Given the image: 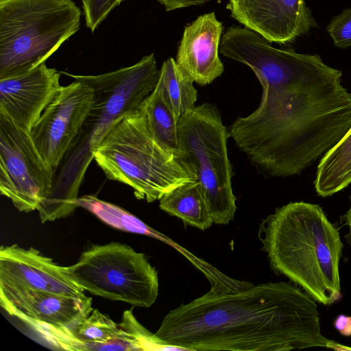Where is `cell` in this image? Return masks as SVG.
<instances>
[{
	"label": "cell",
	"instance_id": "9c48e42d",
	"mask_svg": "<svg viewBox=\"0 0 351 351\" xmlns=\"http://www.w3.org/2000/svg\"><path fill=\"white\" fill-rule=\"evenodd\" d=\"M53 172L29 131L0 114V191L22 212L38 210L49 195Z\"/></svg>",
	"mask_w": 351,
	"mask_h": 351
},
{
	"label": "cell",
	"instance_id": "3957f363",
	"mask_svg": "<svg viewBox=\"0 0 351 351\" xmlns=\"http://www.w3.org/2000/svg\"><path fill=\"white\" fill-rule=\"evenodd\" d=\"M258 236L276 274L320 304L330 305L341 298L343 244L319 205L301 201L276 208L262 220Z\"/></svg>",
	"mask_w": 351,
	"mask_h": 351
},
{
	"label": "cell",
	"instance_id": "4fadbf2b",
	"mask_svg": "<svg viewBox=\"0 0 351 351\" xmlns=\"http://www.w3.org/2000/svg\"><path fill=\"white\" fill-rule=\"evenodd\" d=\"M0 304L21 322L36 321L56 326L74 328L93 308L92 298L72 296L0 283Z\"/></svg>",
	"mask_w": 351,
	"mask_h": 351
},
{
	"label": "cell",
	"instance_id": "2e32d148",
	"mask_svg": "<svg viewBox=\"0 0 351 351\" xmlns=\"http://www.w3.org/2000/svg\"><path fill=\"white\" fill-rule=\"evenodd\" d=\"M222 31L215 12L198 16L184 28L176 61L198 84H210L224 71L219 57Z\"/></svg>",
	"mask_w": 351,
	"mask_h": 351
},
{
	"label": "cell",
	"instance_id": "7a4b0ae2",
	"mask_svg": "<svg viewBox=\"0 0 351 351\" xmlns=\"http://www.w3.org/2000/svg\"><path fill=\"white\" fill-rule=\"evenodd\" d=\"M155 336L182 350L288 351L322 347L317 301L292 282L211 288L170 311Z\"/></svg>",
	"mask_w": 351,
	"mask_h": 351
},
{
	"label": "cell",
	"instance_id": "6da1fadb",
	"mask_svg": "<svg viewBox=\"0 0 351 351\" xmlns=\"http://www.w3.org/2000/svg\"><path fill=\"white\" fill-rule=\"evenodd\" d=\"M220 53L249 66L262 88L258 107L238 117L229 138L262 174L301 173L351 128V93L341 71L317 54L279 49L245 27H229Z\"/></svg>",
	"mask_w": 351,
	"mask_h": 351
},
{
	"label": "cell",
	"instance_id": "5b68a950",
	"mask_svg": "<svg viewBox=\"0 0 351 351\" xmlns=\"http://www.w3.org/2000/svg\"><path fill=\"white\" fill-rule=\"evenodd\" d=\"M72 0H0V78L45 63L79 30Z\"/></svg>",
	"mask_w": 351,
	"mask_h": 351
},
{
	"label": "cell",
	"instance_id": "484cf974",
	"mask_svg": "<svg viewBox=\"0 0 351 351\" xmlns=\"http://www.w3.org/2000/svg\"><path fill=\"white\" fill-rule=\"evenodd\" d=\"M350 205L348 210L342 217V221L345 226L348 227V232L346 234V239L350 245H351V196L350 197Z\"/></svg>",
	"mask_w": 351,
	"mask_h": 351
},
{
	"label": "cell",
	"instance_id": "e0dca14e",
	"mask_svg": "<svg viewBox=\"0 0 351 351\" xmlns=\"http://www.w3.org/2000/svg\"><path fill=\"white\" fill-rule=\"evenodd\" d=\"M159 207L170 215L180 219L186 225L202 230L213 223L199 182L195 180L180 185L159 199Z\"/></svg>",
	"mask_w": 351,
	"mask_h": 351
},
{
	"label": "cell",
	"instance_id": "ba28073f",
	"mask_svg": "<svg viewBox=\"0 0 351 351\" xmlns=\"http://www.w3.org/2000/svg\"><path fill=\"white\" fill-rule=\"evenodd\" d=\"M66 268L71 277L94 295L149 308L158 295L156 268L143 253L126 244L93 245Z\"/></svg>",
	"mask_w": 351,
	"mask_h": 351
},
{
	"label": "cell",
	"instance_id": "d6986e66",
	"mask_svg": "<svg viewBox=\"0 0 351 351\" xmlns=\"http://www.w3.org/2000/svg\"><path fill=\"white\" fill-rule=\"evenodd\" d=\"M164 95L173 110L176 119L180 121L196 106L197 90L193 80L169 58L162 63L160 69Z\"/></svg>",
	"mask_w": 351,
	"mask_h": 351
},
{
	"label": "cell",
	"instance_id": "ffe728a7",
	"mask_svg": "<svg viewBox=\"0 0 351 351\" xmlns=\"http://www.w3.org/2000/svg\"><path fill=\"white\" fill-rule=\"evenodd\" d=\"M142 106L155 137L167 148L179 152V121L166 100L159 79L155 88L143 101Z\"/></svg>",
	"mask_w": 351,
	"mask_h": 351
},
{
	"label": "cell",
	"instance_id": "44dd1931",
	"mask_svg": "<svg viewBox=\"0 0 351 351\" xmlns=\"http://www.w3.org/2000/svg\"><path fill=\"white\" fill-rule=\"evenodd\" d=\"M79 207L88 210L108 225L117 229L145 234L158 239L162 235L123 208L96 196L86 195L78 198Z\"/></svg>",
	"mask_w": 351,
	"mask_h": 351
},
{
	"label": "cell",
	"instance_id": "7c38bea8",
	"mask_svg": "<svg viewBox=\"0 0 351 351\" xmlns=\"http://www.w3.org/2000/svg\"><path fill=\"white\" fill-rule=\"evenodd\" d=\"M231 16L268 41L285 44L317 23L304 0H230Z\"/></svg>",
	"mask_w": 351,
	"mask_h": 351
},
{
	"label": "cell",
	"instance_id": "603a6c76",
	"mask_svg": "<svg viewBox=\"0 0 351 351\" xmlns=\"http://www.w3.org/2000/svg\"><path fill=\"white\" fill-rule=\"evenodd\" d=\"M326 30L335 47L345 49L351 46V8L335 16Z\"/></svg>",
	"mask_w": 351,
	"mask_h": 351
},
{
	"label": "cell",
	"instance_id": "8fae6325",
	"mask_svg": "<svg viewBox=\"0 0 351 351\" xmlns=\"http://www.w3.org/2000/svg\"><path fill=\"white\" fill-rule=\"evenodd\" d=\"M93 102L92 88L74 80L62 86L29 131L39 153L53 173L81 132Z\"/></svg>",
	"mask_w": 351,
	"mask_h": 351
},
{
	"label": "cell",
	"instance_id": "9a60e30c",
	"mask_svg": "<svg viewBox=\"0 0 351 351\" xmlns=\"http://www.w3.org/2000/svg\"><path fill=\"white\" fill-rule=\"evenodd\" d=\"M60 75V71L43 63L0 78V114L30 131L62 88Z\"/></svg>",
	"mask_w": 351,
	"mask_h": 351
},
{
	"label": "cell",
	"instance_id": "52a82bcc",
	"mask_svg": "<svg viewBox=\"0 0 351 351\" xmlns=\"http://www.w3.org/2000/svg\"><path fill=\"white\" fill-rule=\"evenodd\" d=\"M61 73L88 84L93 102L81 132L71 144L82 155L94 152L107 134L125 116L138 109L155 88L160 70L153 53L133 65L99 75Z\"/></svg>",
	"mask_w": 351,
	"mask_h": 351
},
{
	"label": "cell",
	"instance_id": "ac0fdd59",
	"mask_svg": "<svg viewBox=\"0 0 351 351\" xmlns=\"http://www.w3.org/2000/svg\"><path fill=\"white\" fill-rule=\"evenodd\" d=\"M314 184L317 193L324 197L351 184V128L322 158Z\"/></svg>",
	"mask_w": 351,
	"mask_h": 351
},
{
	"label": "cell",
	"instance_id": "30bf717a",
	"mask_svg": "<svg viewBox=\"0 0 351 351\" xmlns=\"http://www.w3.org/2000/svg\"><path fill=\"white\" fill-rule=\"evenodd\" d=\"M23 323L55 350H158L160 346L155 335L138 322L132 310L123 312L119 324L97 308L73 328L36 321Z\"/></svg>",
	"mask_w": 351,
	"mask_h": 351
},
{
	"label": "cell",
	"instance_id": "8992f818",
	"mask_svg": "<svg viewBox=\"0 0 351 351\" xmlns=\"http://www.w3.org/2000/svg\"><path fill=\"white\" fill-rule=\"evenodd\" d=\"M228 138L218 109L210 103L195 106L179 122V152L202 186L213 223L219 225L232 221L237 210Z\"/></svg>",
	"mask_w": 351,
	"mask_h": 351
},
{
	"label": "cell",
	"instance_id": "277c9868",
	"mask_svg": "<svg viewBox=\"0 0 351 351\" xmlns=\"http://www.w3.org/2000/svg\"><path fill=\"white\" fill-rule=\"evenodd\" d=\"M94 160L109 180L130 186L137 199L147 202L197 180L180 152L155 137L142 104L107 134L95 150Z\"/></svg>",
	"mask_w": 351,
	"mask_h": 351
},
{
	"label": "cell",
	"instance_id": "d4e9b609",
	"mask_svg": "<svg viewBox=\"0 0 351 351\" xmlns=\"http://www.w3.org/2000/svg\"><path fill=\"white\" fill-rule=\"evenodd\" d=\"M333 326L342 336H351V316L339 315L334 320Z\"/></svg>",
	"mask_w": 351,
	"mask_h": 351
},
{
	"label": "cell",
	"instance_id": "cb8c5ba5",
	"mask_svg": "<svg viewBox=\"0 0 351 351\" xmlns=\"http://www.w3.org/2000/svg\"><path fill=\"white\" fill-rule=\"evenodd\" d=\"M207 1L209 0H158L167 12L182 8L200 5L205 3Z\"/></svg>",
	"mask_w": 351,
	"mask_h": 351
},
{
	"label": "cell",
	"instance_id": "5bb4252c",
	"mask_svg": "<svg viewBox=\"0 0 351 351\" xmlns=\"http://www.w3.org/2000/svg\"><path fill=\"white\" fill-rule=\"evenodd\" d=\"M0 283L72 296L85 295L66 267L56 264L34 247L25 249L17 245L1 247Z\"/></svg>",
	"mask_w": 351,
	"mask_h": 351
},
{
	"label": "cell",
	"instance_id": "7402d4cb",
	"mask_svg": "<svg viewBox=\"0 0 351 351\" xmlns=\"http://www.w3.org/2000/svg\"><path fill=\"white\" fill-rule=\"evenodd\" d=\"M124 0H81L86 27L94 32Z\"/></svg>",
	"mask_w": 351,
	"mask_h": 351
}]
</instances>
